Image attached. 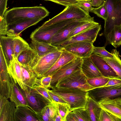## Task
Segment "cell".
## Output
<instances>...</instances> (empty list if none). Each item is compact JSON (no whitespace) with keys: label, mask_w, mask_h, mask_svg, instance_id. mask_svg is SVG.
Instances as JSON below:
<instances>
[{"label":"cell","mask_w":121,"mask_h":121,"mask_svg":"<svg viewBox=\"0 0 121 121\" xmlns=\"http://www.w3.org/2000/svg\"><path fill=\"white\" fill-rule=\"evenodd\" d=\"M8 0H0V17L3 18L6 11Z\"/></svg>","instance_id":"f6af8a7d"},{"label":"cell","mask_w":121,"mask_h":121,"mask_svg":"<svg viewBox=\"0 0 121 121\" xmlns=\"http://www.w3.org/2000/svg\"><path fill=\"white\" fill-rule=\"evenodd\" d=\"M8 70L10 78L18 84L23 91L25 90L26 87L23 81L20 64L17 58L13 57L8 67Z\"/></svg>","instance_id":"ac0fdd59"},{"label":"cell","mask_w":121,"mask_h":121,"mask_svg":"<svg viewBox=\"0 0 121 121\" xmlns=\"http://www.w3.org/2000/svg\"><path fill=\"white\" fill-rule=\"evenodd\" d=\"M91 17L87 13L78 6L71 5L66 7L61 12L51 19L45 22L40 27L48 26L56 22L72 19H80Z\"/></svg>","instance_id":"5b68a950"},{"label":"cell","mask_w":121,"mask_h":121,"mask_svg":"<svg viewBox=\"0 0 121 121\" xmlns=\"http://www.w3.org/2000/svg\"><path fill=\"white\" fill-rule=\"evenodd\" d=\"M78 6L86 12L89 13L92 8L91 1L81 0L77 1Z\"/></svg>","instance_id":"ab89813d"},{"label":"cell","mask_w":121,"mask_h":121,"mask_svg":"<svg viewBox=\"0 0 121 121\" xmlns=\"http://www.w3.org/2000/svg\"><path fill=\"white\" fill-rule=\"evenodd\" d=\"M101 28V25L99 24L71 37L56 47L59 50L68 44L75 42H85L93 44Z\"/></svg>","instance_id":"30bf717a"},{"label":"cell","mask_w":121,"mask_h":121,"mask_svg":"<svg viewBox=\"0 0 121 121\" xmlns=\"http://www.w3.org/2000/svg\"><path fill=\"white\" fill-rule=\"evenodd\" d=\"M91 12L96 14L98 17L104 19H106L107 16V11L104 2L99 7L92 8Z\"/></svg>","instance_id":"74e56055"},{"label":"cell","mask_w":121,"mask_h":121,"mask_svg":"<svg viewBox=\"0 0 121 121\" xmlns=\"http://www.w3.org/2000/svg\"><path fill=\"white\" fill-rule=\"evenodd\" d=\"M90 57L93 62L102 76L110 78L121 79L114 70L102 57L94 53H92Z\"/></svg>","instance_id":"5bb4252c"},{"label":"cell","mask_w":121,"mask_h":121,"mask_svg":"<svg viewBox=\"0 0 121 121\" xmlns=\"http://www.w3.org/2000/svg\"><path fill=\"white\" fill-rule=\"evenodd\" d=\"M107 11L104 35L106 40L115 26L121 25V0H104Z\"/></svg>","instance_id":"3957f363"},{"label":"cell","mask_w":121,"mask_h":121,"mask_svg":"<svg viewBox=\"0 0 121 121\" xmlns=\"http://www.w3.org/2000/svg\"><path fill=\"white\" fill-rule=\"evenodd\" d=\"M82 61V58L77 57L53 73L51 75L52 76L51 83L52 88L55 87L65 78L81 69Z\"/></svg>","instance_id":"ba28073f"},{"label":"cell","mask_w":121,"mask_h":121,"mask_svg":"<svg viewBox=\"0 0 121 121\" xmlns=\"http://www.w3.org/2000/svg\"><path fill=\"white\" fill-rule=\"evenodd\" d=\"M91 121L89 116L85 108H77L69 112L66 121Z\"/></svg>","instance_id":"f546056e"},{"label":"cell","mask_w":121,"mask_h":121,"mask_svg":"<svg viewBox=\"0 0 121 121\" xmlns=\"http://www.w3.org/2000/svg\"><path fill=\"white\" fill-rule=\"evenodd\" d=\"M94 21V17H91L68 25L53 36L51 44L56 47L67 40L69 35L77 27L86 22Z\"/></svg>","instance_id":"7c38bea8"},{"label":"cell","mask_w":121,"mask_h":121,"mask_svg":"<svg viewBox=\"0 0 121 121\" xmlns=\"http://www.w3.org/2000/svg\"><path fill=\"white\" fill-rule=\"evenodd\" d=\"M98 103L102 108L121 119V98L102 100Z\"/></svg>","instance_id":"7402d4cb"},{"label":"cell","mask_w":121,"mask_h":121,"mask_svg":"<svg viewBox=\"0 0 121 121\" xmlns=\"http://www.w3.org/2000/svg\"><path fill=\"white\" fill-rule=\"evenodd\" d=\"M99 24L98 23L95 22L94 21L86 22L79 26L76 28L69 35L68 39L76 35L85 31Z\"/></svg>","instance_id":"d6a6232c"},{"label":"cell","mask_w":121,"mask_h":121,"mask_svg":"<svg viewBox=\"0 0 121 121\" xmlns=\"http://www.w3.org/2000/svg\"><path fill=\"white\" fill-rule=\"evenodd\" d=\"M49 13L48 11L42 6L14 7L6 11L4 17L9 26L30 19L44 18Z\"/></svg>","instance_id":"6da1fadb"},{"label":"cell","mask_w":121,"mask_h":121,"mask_svg":"<svg viewBox=\"0 0 121 121\" xmlns=\"http://www.w3.org/2000/svg\"><path fill=\"white\" fill-rule=\"evenodd\" d=\"M11 78V82L9 98L10 101L15 104L16 107L19 106L27 107L32 109L29 106L22 90L17 83H16L12 78Z\"/></svg>","instance_id":"9a60e30c"},{"label":"cell","mask_w":121,"mask_h":121,"mask_svg":"<svg viewBox=\"0 0 121 121\" xmlns=\"http://www.w3.org/2000/svg\"><path fill=\"white\" fill-rule=\"evenodd\" d=\"M55 87L73 88L87 92L95 88L89 84L87 78L81 69L63 78Z\"/></svg>","instance_id":"8992f818"},{"label":"cell","mask_w":121,"mask_h":121,"mask_svg":"<svg viewBox=\"0 0 121 121\" xmlns=\"http://www.w3.org/2000/svg\"><path fill=\"white\" fill-rule=\"evenodd\" d=\"M54 121H62L61 117L57 111L55 117Z\"/></svg>","instance_id":"c3c4849f"},{"label":"cell","mask_w":121,"mask_h":121,"mask_svg":"<svg viewBox=\"0 0 121 121\" xmlns=\"http://www.w3.org/2000/svg\"><path fill=\"white\" fill-rule=\"evenodd\" d=\"M119 121L121 119L110 112L102 108L98 121Z\"/></svg>","instance_id":"d590c367"},{"label":"cell","mask_w":121,"mask_h":121,"mask_svg":"<svg viewBox=\"0 0 121 121\" xmlns=\"http://www.w3.org/2000/svg\"><path fill=\"white\" fill-rule=\"evenodd\" d=\"M11 80L7 69H0V95L9 98Z\"/></svg>","instance_id":"4316f807"},{"label":"cell","mask_w":121,"mask_h":121,"mask_svg":"<svg viewBox=\"0 0 121 121\" xmlns=\"http://www.w3.org/2000/svg\"><path fill=\"white\" fill-rule=\"evenodd\" d=\"M52 78V76H51L42 77L40 79V85L47 89L51 88V83Z\"/></svg>","instance_id":"7bdbcfd3"},{"label":"cell","mask_w":121,"mask_h":121,"mask_svg":"<svg viewBox=\"0 0 121 121\" xmlns=\"http://www.w3.org/2000/svg\"><path fill=\"white\" fill-rule=\"evenodd\" d=\"M110 79L102 76L87 78V80L88 82L91 86L96 88L104 86Z\"/></svg>","instance_id":"836d02e7"},{"label":"cell","mask_w":121,"mask_h":121,"mask_svg":"<svg viewBox=\"0 0 121 121\" xmlns=\"http://www.w3.org/2000/svg\"><path fill=\"white\" fill-rule=\"evenodd\" d=\"M14 121H39L36 112L27 107H16L13 115Z\"/></svg>","instance_id":"d6986e66"},{"label":"cell","mask_w":121,"mask_h":121,"mask_svg":"<svg viewBox=\"0 0 121 121\" xmlns=\"http://www.w3.org/2000/svg\"><path fill=\"white\" fill-rule=\"evenodd\" d=\"M121 84V79L117 78H110L107 83L104 87L116 85Z\"/></svg>","instance_id":"bcb514c9"},{"label":"cell","mask_w":121,"mask_h":121,"mask_svg":"<svg viewBox=\"0 0 121 121\" xmlns=\"http://www.w3.org/2000/svg\"><path fill=\"white\" fill-rule=\"evenodd\" d=\"M76 0L77 1H78V0Z\"/></svg>","instance_id":"681fc988"},{"label":"cell","mask_w":121,"mask_h":121,"mask_svg":"<svg viewBox=\"0 0 121 121\" xmlns=\"http://www.w3.org/2000/svg\"><path fill=\"white\" fill-rule=\"evenodd\" d=\"M77 21L76 19L65 20L48 26H39L32 32L30 38L31 40L51 44L52 38L54 35L67 25Z\"/></svg>","instance_id":"277c9868"},{"label":"cell","mask_w":121,"mask_h":121,"mask_svg":"<svg viewBox=\"0 0 121 121\" xmlns=\"http://www.w3.org/2000/svg\"><path fill=\"white\" fill-rule=\"evenodd\" d=\"M8 30V25L3 17H0V35H7Z\"/></svg>","instance_id":"60d3db41"},{"label":"cell","mask_w":121,"mask_h":121,"mask_svg":"<svg viewBox=\"0 0 121 121\" xmlns=\"http://www.w3.org/2000/svg\"><path fill=\"white\" fill-rule=\"evenodd\" d=\"M29 45L40 57L58 50L57 47L50 43L33 40H31Z\"/></svg>","instance_id":"d4e9b609"},{"label":"cell","mask_w":121,"mask_h":121,"mask_svg":"<svg viewBox=\"0 0 121 121\" xmlns=\"http://www.w3.org/2000/svg\"><path fill=\"white\" fill-rule=\"evenodd\" d=\"M13 37L0 35V46L2 49L8 67L13 60L12 40Z\"/></svg>","instance_id":"cb8c5ba5"},{"label":"cell","mask_w":121,"mask_h":121,"mask_svg":"<svg viewBox=\"0 0 121 121\" xmlns=\"http://www.w3.org/2000/svg\"><path fill=\"white\" fill-rule=\"evenodd\" d=\"M48 91L51 98L56 102L68 104L63 99L54 93L51 90L48 89Z\"/></svg>","instance_id":"ee69618b"},{"label":"cell","mask_w":121,"mask_h":121,"mask_svg":"<svg viewBox=\"0 0 121 121\" xmlns=\"http://www.w3.org/2000/svg\"><path fill=\"white\" fill-rule=\"evenodd\" d=\"M62 51L58 50L40 57L33 69L37 78L40 79L44 76L60 56Z\"/></svg>","instance_id":"9c48e42d"},{"label":"cell","mask_w":121,"mask_h":121,"mask_svg":"<svg viewBox=\"0 0 121 121\" xmlns=\"http://www.w3.org/2000/svg\"><path fill=\"white\" fill-rule=\"evenodd\" d=\"M85 108L89 116L91 121H98L102 108L99 105L98 103L89 96L87 100Z\"/></svg>","instance_id":"83f0119b"},{"label":"cell","mask_w":121,"mask_h":121,"mask_svg":"<svg viewBox=\"0 0 121 121\" xmlns=\"http://www.w3.org/2000/svg\"><path fill=\"white\" fill-rule=\"evenodd\" d=\"M92 53L99 55L105 58H113L114 56L111 53L108 52L105 49V47H95L94 46Z\"/></svg>","instance_id":"f35d334b"},{"label":"cell","mask_w":121,"mask_h":121,"mask_svg":"<svg viewBox=\"0 0 121 121\" xmlns=\"http://www.w3.org/2000/svg\"><path fill=\"white\" fill-rule=\"evenodd\" d=\"M61 51L62 52L60 57L53 66L46 73L44 76H51L59 68L77 57L69 52Z\"/></svg>","instance_id":"484cf974"},{"label":"cell","mask_w":121,"mask_h":121,"mask_svg":"<svg viewBox=\"0 0 121 121\" xmlns=\"http://www.w3.org/2000/svg\"><path fill=\"white\" fill-rule=\"evenodd\" d=\"M41 85H36L32 89L35 91L39 94L49 103L54 101L51 97L48 91V89Z\"/></svg>","instance_id":"8d00e7d4"},{"label":"cell","mask_w":121,"mask_h":121,"mask_svg":"<svg viewBox=\"0 0 121 121\" xmlns=\"http://www.w3.org/2000/svg\"><path fill=\"white\" fill-rule=\"evenodd\" d=\"M89 0V1H91V0Z\"/></svg>","instance_id":"f907efd6"},{"label":"cell","mask_w":121,"mask_h":121,"mask_svg":"<svg viewBox=\"0 0 121 121\" xmlns=\"http://www.w3.org/2000/svg\"><path fill=\"white\" fill-rule=\"evenodd\" d=\"M31 108L36 112H39L50 103L32 89L26 88L23 91Z\"/></svg>","instance_id":"4fadbf2b"},{"label":"cell","mask_w":121,"mask_h":121,"mask_svg":"<svg viewBox=\"0 0 121 121\" xmlns=\"http://www.w3.org/2000/svg\"><path fill=\"white\" fill-rule=\"evenodd\" d=\"M111 53L113 55V58H103L121 79V60L119 57V52L116 49H114L112 50Z\"/></svg>","instance_id":"1f68e13d"},{"label":"cell","mask_w":121,"mask_h":121,"mask_svg":"<svg viewBox=\"0 0 121 121\" xmlns=\"http://www.w3.org/2000/svg\"><path fill=\"white\" fill-rule=\"evenodd\" d=\"M109 44L112 45L115 48L121 45V25L114 26L106 40L104 46Z\"/></svg>","instance_id":"4dcf8cb0"},{"label":"cell","mask_w":121,"mask_h":121,"mask_svg":"<svg viewBox=\"0 0 121 121\" xmlns=\"http://www.w3.org/2000/svg\"><path fill=\"white\" fill-rule=\"evenodd\" d=\"M51 88L54 93L69 105L70 111L78 108H85L89 96L88 92L71 87H53Z\"/></svg>","instance_id":"7a4b0ae2"},{"label":"cell","mask_w":121,"mask_h":121,"mask_svg":"<svg viewBox=\"0 0 121 121\" xmlns=\"http://www.w3.org/2000/svg\"><path fill=\"white\" fill-rule=\"evenodd\" d=\"M55 103L57 111L61 117L62 121H66V117L70 111L69 106L67 104Z\"/></svg>","instance_id":"e575fe53"},{"label":"cell","mask_w":121,"mask_h":121,"mask_svg":"<svg viewBox=\"0 0 121 121\" xmlns=\"http://www.w3.org/2000/svg\"><path fill=\"white\" fill-rule=\"evenodd\" d=\"M43 19L42 18H31L9 26L7 36L13 37L19 36L23 30L30 26L36 25Z\"/></svg>","instance_id":"2e32d148"},{"label":"cell","mask_w":121,"mask_h":121,"mask_svg":"<svg viewBox=\"0 0 121 121\" xmlns=\"http://www.w3.org/2000/svg\"><path fill=\"white\" fill-rule=\"evenodd\" d=\"M93 44L85 42H77L68 44L60 49L82 58L90 56L93 53Z\"/></svg>","instance_id":"8fae6325"},{"label":"cell","mask_w":121,"mask_h":121,"mask_svg":"<svg viewBox=\"0 0 121 121\" xmlns=\"http://www.w3.org/2000/svg\"><path fill=\"white\" fill-rule=\"evenodd\" d=\"M5 96L0 95V121H14L15 104Z\"/></svg>","instance_id":"e0dca14e"},{"label":"cell","mask_w":121,"mask_h":121,"mask_svg":"<svg viewBox=\"0 0 121 121\" xmlns=\"http://www.w3.org/2000/svg\"><path fill=\"white\" fill-rule=\"evenodd\" d=\"M88 92L89 96L97 103L102 100L121 98V84L97 87Z\"/></svg>","instance_id":"52a82bcc"},{"label":"cell","mask_w":121,"mask_h":121,"mask_svg":"<svg viewBox=\"0 0 121 121\" xmlns=\"http://www.w3.org/2000/svg\"><path fill=\"white\" fill-rule=\"evenodd\" d=\"M50 1L57 4L66 6L68 5H74L78 6L77 1L76 0H45Z\"/></svg>","instance_id":"b9f144b4"},{"label":"cell","mask_w":121,"mask_h":121,"mask_svg":"<svg viewBox=\"0 0 121 121\" xmlns=\"http://www.w3.org/2000/svg\"><path fill=\"white\" fill-rule=\"evenodd\" d=\"M30 47L29 45L19 36L13 38L12 40L13 57L17 58L22 52Z\"/></svg>","instance_id":"f1b7e54d"},{"label":"cell","mask_w":121,"mask_h":121,"mask_svg":"<svg viewBox=\"0 0 121 121\" xmlns=\"http://www.w3.org/2000/svg\"><path fill=\"white\" fill-rule=\"evenodd\" d=\"M82 59L81 69L87 78L102 76L93 62L90 57Z\"/></svg>","instance_id":"603a6c76"},{"label":"cell","mask_w":121,"mask_h":121,"mask_svg":"<svg viewBox=\"0 0 121 121\" xmlns=\"http://www.w3.org/2000/svg\"><path fill=\"white\" fill-rule=\"evenodd\" d=\"M40 58L37 53L30 47L22 52L17 59L22 65L33 68L37 64Z\"/></svg>","instance_id":"44dd1931"},{"label":"cell","mask_w":121,"mask_h":121,"mask_svg":"<svg viewBox=\"0 0 121 121\" xmlns=\"http://www.w3.org/2000/svg\"><path fill=\"white\" fill-rule=\"evenodd\" d=\"M104 0H91L92 6L98 7L103 3Z\"/></svg>","instance_id":"7dc6e473"},{"label":"cell","mask_w":121,"mask_h":121,"mask_svg":"<svg viewBox=\"0 0 121 121\" xmlns=\"http://www.w3.org/2000/svg\"><path fill=\"white\" fill-rule=\"evenodd\" d=\"M20 64L23 81L26 88L32 89L36 85H40V79H38L33 68Z\"/></svg>","instance_id":"ffe728a7"}]
</instances>
